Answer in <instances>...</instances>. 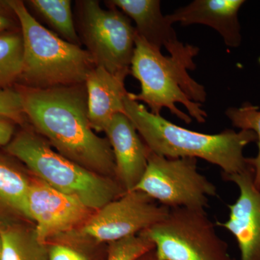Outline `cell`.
I'll list each match as a JSON object with an SVG mask.
<instances>
[{
  "label": "cell",
  "mask_w": 260,
  "mask_h": 260,
  "mask_svg": "<svg viewBox=\"0 0 260 260\" xmlns=\"http://www.w3.org/2000/svg\"><path fill=\"white\" fill-rule=\"evenodd\" d=\"M135 190L169 208L204 209L217 187L198 170V159L169 158L150 151L148 167Z\"/></svg>",
  "instance_id": "8"
},
{
  "label": "cell",
  "mask_w": 260,
  "mask_h": 260,
  "mask_svg": "<svg viewBox=\"0 0 260 260\" xmlns=\"http://www.w3.org/2000/svg\"><path fill=\"white\" fill-rule=\"evenodd\" d=\"M136 260H161L159 259L156 255L155 249H153L151 250L148 251V252L145 253L141 256H140L138 259Z\"/></svg>",
  "instance_id": "26"
},
{
  "label": "cell",
  "mask_w": 260,
  "mask_h": 260,
  "mask_svg": "<svg viewBox=\"0 0 260 260\" xmlns=\"http://www.w3.org/2000/svg\"><path fill=\"white\" fill-rule=\"evenodd\" d=\"M0 260H3V244H2L1 237H0Z\"/></svg>",
  "instance_id": "27"
},
{
  "label": "cell",
  "mask_w": 260,
  "mask_h": 260,
  "mask_svg": "<svg viewBox=\"0 0 260 260\" xmlns=\"http://www.w3.org/2000/svg\"><path fill=\"white\" fill-rule=\"evenodd\" d=\"M244 3L243 0H195L166 18L172 25H208L220 34L227 46L235 48L242 42L238 13Z\"/></svg>",
  "instance_id": "14"
},
{
  "label": "cell",
  "mask_w": 260,
  "mask_h": 260,
  "mask_svg": "<svg viewBox=\"0 0 260 260\" xmlns=\"http://www.w3.org/2000/svg\"><path fill=\"white\" fill-rule=\"evenodd\" d=\"M20 30V22L10 0H0V34Z\"/></svg>",
  "instance_id": "23"
},
{
  "label": "cell",
  "mask_w": 260,
  "mask_h": 260,
  "mask_svg": "<svg viewBox=\"0 0 260 260\" xmlns=\"http://www.w3.org/2000/svg\"><path fill=\"white\" fill-rule=\"evenodd\" d=\"M104 3L107 9L97 0L75 1V28L95 65L125 80L130 74L136 29L123 12Z\"/></svg>",
  "instance_id": "6"
},
{
  "label": "cell",
  "mask_w": 260,
  "mask_h": 260,
  "mask_svg": "<svg viewBox=\"0 0 260 260\" xmlns=\"http://www.w3.org/2000/svg\"><path fill=\"white\" fill-rule=\"evenodd\" d=\"M104 133L114 153L116 180L125 192L135 190L148 167L150 149L123 113L112 118Z\"/></svg>",
  "instance_id": "13"
},
{
  "label": "cell",
  "mask_w": 260,
  "mask_h": 260,
  "mask_svg": "<svg viewBox=\"0 0 260 260\" xmlns=\"http://www.w3.org/2000/svg\"><path fill=\"white\" fill-rule=\"evenodd\" d=\"M3 260H49V250L38 239L35 229L20 224L0 225Z\"/></svg>",
  "instance_id": "18"
},
{
  "label": "cell",
  "mask_w": 260,
  "mask_h": 260,
  "mask_svg": "<svg viewBox=\"0 0 260 260\" xmlns=\"http://www.w3.org/2000/svg\"><path fill=\"white\" fill-rule=\"evenodd\" d=\"M135 22L137 34L155 49L165 48L170 57L187 70L196 68L193 59L199 49L178 40L175 30L162 14L159 0H109Z\"/></svg>",
  "instance_id": "10"
},
{
  "label": "cell",
  "mask_w": 260,
  "mask_h": 260,
  "mask_svg": "<svg viewBox=\"0 0 260 260\" xmlns=\"http://www.w3.org/2000/svg\"><path fill=\"white\" fill-rule=\"evenodd\" d=\"M5 150L43 182L78 200L89 210L101 209L125 193L116 179L90 172L54 151L31 126L20 132Z\"/></svg>",
  "instance_id": "4"
},
{
  "label": "cell",
  "mask_w": 260,
  "mask_h": 260,
  "mask_svg": "<svg viewBox=\"0 0 260 260\" xmlns=\"http://www.w3.org/2000/svg\"><path fill=\"white\" fill-rule=\"evenodd\" d=\"M0 115L20 125L28 121L24 112L21 95L16 87L0 89Z\"/></svg>",
  "instance_id": "22"
},
{
  "label": "cell",
  "mask_w": 260,
  "mask_h": 260,
  "mask_svg": "<svg viewBox=\"0 0 260 260\" xmlns=\"http://www.w3.org/2000/svg\"><path fill=\"white\" fill-rule=\"evenodd\" d=\"M130 74L141 85L138 94L129 93L130 99L143 102L155 115L164 108L186 124L206 120V112L200 103L206 100L203 85L191 78L188 70L171 58L164 56L137 34Z\"/></svg>",
  "instance_id": "5"
},
{
  "label": "cell",
  "mask_w": 260,
  "mask_h": 260,
  "mask_svg": "<svg viewBox=\"0 0 260 260\" xmlns=\"http://www.w3.org/2000/svg\"><path fill=\"white\" fill-rule=\"evenodd\" d=\"M14 121L0 115V145L7 146L13 138L15 133Z\"/></svg>",
  "instance_id": "25"
},
{
  "label": "cell",
  "mask_w": 260,
  "mask_h": 260,
  "mask_svg": "<svg viewBox=\"0 0 260 260\" xmlns=\"http://www.w3.org/2000/svg\"><path fill=\"white\" fill-rule=\"evenodd\" d=\"M161 260H235L204 209L171 208L167 216L140 233Z\"/></svg>",
  "instance_id": "7"
},
{
  "label": "cell",
  "mask_w": 260,
  "mask_h": 260,
  "mask_svg": "<svg viewBox=\"0 0 260 260\" xmlns=\"http://www.w3.org/2000/svg\"><path fill=\"white\" fill-rule=\"evenodd\" d=\"M225 115L232 121L233 126L241 130H251L257 136V155L255 158H249V162L254 171V184L260 189V111L258 107L245 103L241 107L229 108Z\"/></svg>",
  "instance_id": "20"
},
{
  "label": "cell",
  "mask_w": 260,
  "mask_h": 260,
  "mask_svg": "<svg viewBox=\"0 0 260 260\" xmlns=\"http://www.w3.org/2000/svg\"><path fill=\"white\" fill-rule=\"evenodd\" d=\"M88 208L78 200L43 182L30 183L27 218L37 223L35 232L43 244L49 238L69 232L88 216Z\"/></svg>",
  "instance_id": "11"
},
{
  "label": "cell",
  "mask_w": 260,
  "mask_h": 260,
  "mask_svg": "<svg viewBox=\"0 0 260 260\" xmlns=\"http://www.w3.org/2000/svg\"><path fill=\"white\" fill-rule=\"evenodd\" d=\"M124 80L101 67L89 73L85 84L88 119L94 131L104 133L116 114H124V99L128 94Z\"/></svg>",
  "instance_id": "15"
},
{
  "label": "cell",
  "mask_w": 260,
  "mask_h": 260,
  "mask_svg": "<svg viewBox=\"0 0 260 260\" xmlns=\"http://www.w3.org/2000/svg\"><path fill=\"white\" fill-rule=\"evenodd\" d=\"M23 39V63L16 85L34 89L85 83L96 67L81 46L63 40L37 21L23 1L10 0Z\"/></svg>",
  "instance_id": "3"
},
{
  "label": "cell",
  "mask_w": 260,
  "mask_h": 260,
  "mask_svg": "<svg viewBox=\"0 0 260 260\" xmlns=\"http://www.w3.org/2000/svg\"><path fill=\"white\" fill-rule=\"evenodd\" d=\"M30 183L9 157L0 153V225L27 218L26 203Z\"/></svg>",
  "instance_id": "16"
},
{
  "label": "cell",
  "mask_w": 260,
  "mask_h": 260,
  "mask_svg": "<svg viewBox=\"0 0 260 260\" xmlns=\"http://www.w3.org/2000/svg\"><path fill=\"white\" fill-rule=\"evenodd\" d=\"M124 114L134 124L150 151L169 158H194L221 169V175L240 174L251 168L244 155L246 145L257 142L251 130H223L218 134L198 133L155 115L143 104L124 99Z\"/></svg>",
  "instance_id": "2"
},
{
  "label": "cell",
  "mask_w": 260,
  "mask_h": 260,
  "mask_svg": "<svg viewBox=\"0 0 260 260\" xmlns=\"http://www.w3.org/2000/svg\"><path fill=\"white\" fill-rule=\"evenodd\" d=\"M32 129L58 153L103 177L116 179V165L107 138L95 134L88 119L85 83L34 89L16 85Z\"/></svg>",
  "instance_id": "1"
},
{
  "label": "cell",
  "mask_w": 260,
  "mask_h": 260,
  "mask_svg": "<svg viewBox=\"0 0 260 260\" xmlns=\"http://www.w3.org/2000/svg\"><path fill=\"white\" fill-rule=\"evenodd\" d=\"M222 178L238 186L239 196L235 203L228 205L226 221H217L215 225L224 228L235 238L241 260H260V189L254 184L252 167Z\"/></svg>",
  "instance_id": "12"
},
{
  "label": "cell",
  "mask_w": 260,
  "mask_h": 260,
  "mask_svg": "<svg viewBox=\"0 0 260 260\" xmlns=\"http://www.w3.org/2000/svg\"><path fill=\"white\" fill-rule=\"evenodd\" d=\"M23 54L21 28L0 34V89L13 88L18 84Z\"/></svg>",
  "instance_id": "19"
},
{
  "label": "cell",
  "mask_w": 260,
  "mask_h": 260,
  "mask_svg": "<svg viewBox=\"0 0 260 260\" xmlns=\"http://www.w3.org/2000/svg\"><path fill=\"white\" fill-rule=\"evenodd\" d=\"M29 13L39 23L66 42L81 46L75 28L71 0L23 1Z\"/></svg>",
  "instance_id": "17"
},
{
  "label": "cell",
  "mask_w": 260,
  "mask_h": 260,
  "mask_svg": "<svg viewBox=\"0 0 260 260\" xmlns=\"http://www.w3.org/2000/svg\"><path fill=\"white\" fill-rule=\"evenodd\" d=\"M49 260H87L79 252L63 245L53 246L49 249Z\"/></svg>",
  "instance_id": "24"
},
{
  "label": "cell",
  "mask_w": 260,
  "mask_h": 260,
  "mask_svg": "<svg viewBox=\"0 0 260 260\" xmlns=\"http://www.w3.org/2000/svg\"><path fill=\"white\" fill-rule=\"evenodd\" d=\"M153 249V243L137 234L110 243L107 260H136Z\"/></svg>",
  "instance_id": "21"
},
{
  "label": "cell",
  "mask_w": 260,
  "mask_h": 260,
  "mask_svg": "<svg viewBox=\"0 0 260 260\" xmlns=\"http://www.w3.org/2000/svg\"><path fill=\"white\" fill-rule=\"evenodd\" d=\"M169 210L142 191H127L98 210L80 234L110 244L153 226L167 216Z\"/></svg>",
  "instance_id": "9"
}]
</instances>
